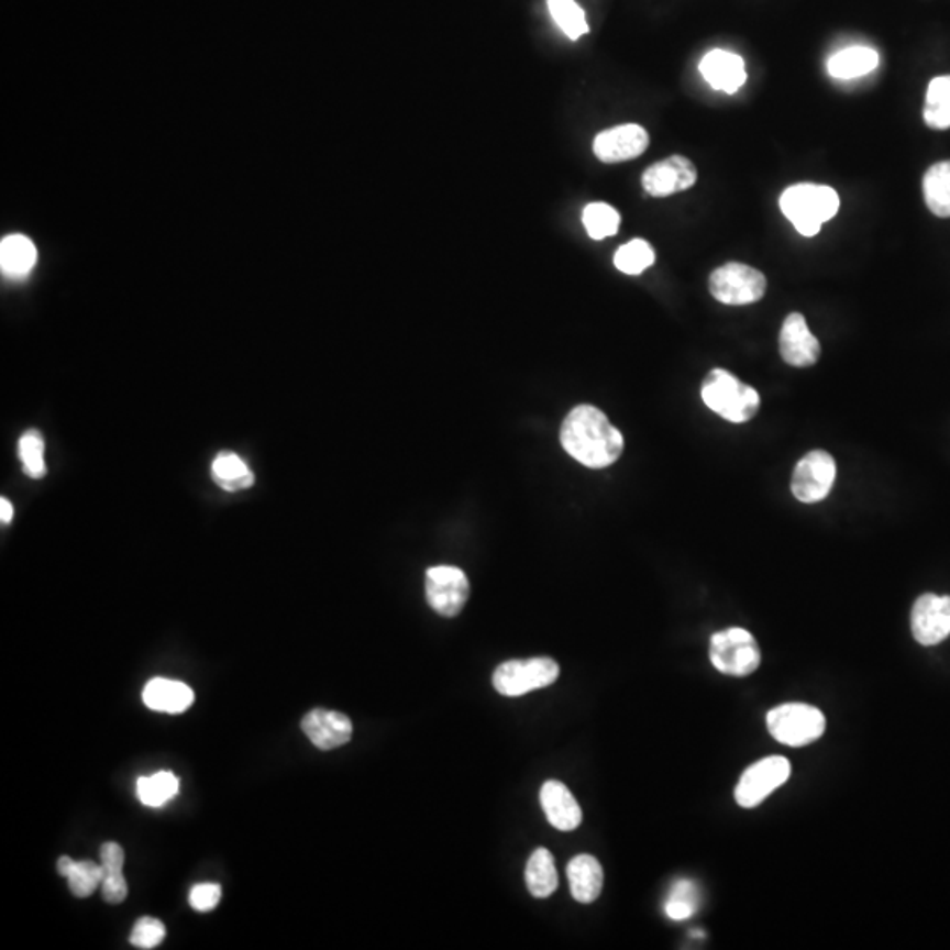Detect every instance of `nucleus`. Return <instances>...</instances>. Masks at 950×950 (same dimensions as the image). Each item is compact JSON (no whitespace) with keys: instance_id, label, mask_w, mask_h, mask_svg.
Returning a JSON list of instances; mask_svg holds the SVG:
<instances>
[{"instance_id":"f257e3e1","label":"nucleus","mask_w":950,"mask_h":950,"mask_svg":"<svg viewBox=\"0 0 950 950\" xmlns=\"http://www.w3.org/2000/svg\"><path fill=\"white\" fill-rule=\"evenodd\" d=\"M562 448L581 465L606 468L623 453V435L594 405H577L560 430Z\"/></svg>"},{"instance_id":"f03ea898","label":"nucleus","mask_w":950,"mask_h":950,"mask_svg":"<svg viewBox=\"0 0 950 950\" xmlns=\"http://www.w3.org/2000/svg\"><path fill=\"white\" fill-rule=\"evenodd\" d=\"M780 208L797 233L811 238L838 213L840 196L827 185L797 184L783 190Z\"/></svg>"},{"instance_id":"7ed1b4c3","label":"nucleus","mask_w":950,"mask_h":950,"mask_svg":"<svg viewBox=\"0 0 950 950\" xmlns=\"http://www.w3.org/2000/svg\"><path fill=\"white\" fill-rule=\"evenodd\" d=\"M700 396L709 410L736 424L750 421L761 407V396L752 386L721 368L711 369L706 375Z\"/></svg>"},{"instance_id":"20e7f679","label":"nucleus","mask_w":950,"mask_h":950,"mask_svg":"<svg viewBox=\"0 0 950 950\" xmlns=\"http://www.w3.org/2000/svg\"><path fill=\"white\" fill-rule=\"evenodd\" d=\"M712 667L727 676L743 677L755 673L761 665V650L748 630L732 627L712 633L709 642Z\"/></svg>"},{"instance_id":"39448f33","label":"nucleus","mask_w":950,"mask_h":950,"mask_svg":"<svg viewBox=\"0 0 950 950\" xmlns=\"http://www.w3.org/2000/svg\"><path fill=\"white\" fill-rule=\"evenodd\" d=\"M767 729L778 743L806 747L824 734L826 717L809 704H782L767 712Z\"/></svg>"},{"instance_id":"423d86ee","label":"nucleus","mask_w":950,"mask_h":950,"mask_svg":"<svg viewBox=\"0 0 950 950\" xmlns=\"http://www.w3.org/2000/svg\"><path fill=\"white\" fill-rule=\"evenodd\" d=\"M560 676L559 662L550 656L528 660H507L493 673L495 691L506 697H519L528 692L553 685Z\"/></svg>"},{"instance_id":"0eeeda50","label":"nucleus","mask_w":950,"mask_h":950,"mask_svg":"<svg viewBox=\"0 0 950 950\" xmlns=\"http://www.w3.org/2000/svg\"><path fill=\"white\" fill-rule=\"evenodd\" d=\"M767 280L764 273L743 263H727L709 277L712 298L730 307L756 303L764 298Z\"/></svg>"},{"instance_id":"6e6552de","label":"nucleus","mask_w":950,"mask_h":950,"mask_svg":"<svg viewBox=\"0 0 950 950\" xmlns=\"http://www.w3.org/2000/svg\"><path fill=\"white\" fill-rule=\"evenodd\" d=\"M791 776V762L785 756H765L750 765L736 787V803L743 808H755L765 797L782 787Z\"/></svg>"},{"instance_id":"1a4fd4ad","label":"nucleus","mask_w":950,"mask_h":950,"mask_svg":"<svg viewBox=\"0 0 950 950\" xmlns=\"http://www.w3.org/2000/svg\"><path fill=\"white\" fill-rule=\"evenodd\" d=\"M836 479L835 457L822 449L809 451L797 462L791 489L803 504H817L831 493Z\"/></svg>"},{"instance_id":"9d476101","label":"nucleus","mask_w":950,"mask_h":950,"mask_svg":"<svg viewBox=\"0 0 950 950\" xmlns=\"http://www.w3.org/2000/svg\"><path fill=\"white\" fill-rule=\"evenodd\" d=\"M471 585L465 572L453 565H437L427 571V600L433 611L454 618L465 607Z\"/></svg>"},{"instance_id":"9b49d317","label":"nucleus","mask_w":950,"mask_h":950,"mask_svg":"<svg viewBox=\"0 0 950 950\" xmlns=\"http://www.w3.org/2000/svg\"><path fill=\"white\" fill-rule=\"evenodd\" d=\"M912 633L923 647H935L950 636V597L920 595L912 607Z\"/></svg>"},{"instance_id":"f8f14e48","label":"nucleus","mask_w":950,"mask_h":950,"mask_svg":"<svg viewBox=\"0 0 950 950\" xmlns=\"http://www.w3.org/2000/svg\"><path fill=\"white\" fill-rule=\"evenodd\" d=\"M650 146L647 129L638 123H623L598 132L594 140V154L600 163L616 164L641 157Z\"/></svg>"},{"instance_id":"ddd939ff","label":"nucleus","mask_w":950,"mask_h":950,"mask_svg":"<svg viewBox=\"0 0 950 950\" xmlns=\"http://www.w3.org/2000/svg\"><path fill=\"white\" fill-rule=\"evenodd\" d=\"M697 181V169L691 158L683 155H671L659 163L651 164L642 173V189L653 198H667L673 194L683 192L694 187Z\"/></svg>"},{"instance_id":"4468645a","label":"nucleus","mask_w":950,"mask_h":950,"mask_svg":"<svg viewBox=\"0 0 950 950\" xmlns=\"http://www.w3.org/2000/svg\"><path fill=\"white\" fill-rule=\"evenodd\" d=\"M780 354L783 361L797 368H808L820 357V342L811 331L803 313L785 317L780 331Z\"/></svg>"},{"instance_id":"2eb2a0df","label":"nucleus","mask_w":950,"mask_h":950,"mask_svg":"<svg viewBox=\"0 0 950 950\" xmlns=\"http://www.w3.org/2000/svg\"><path fill=\"white\" fill-rule=\"evenodd\" d=\"M305 736L319 750H334L347 744L352 738V721L343 712L317 708L301 720Z\"/></svg>"},{"instance_id":"dca6fc26","label":"nucleus","mask_w":950,"mask_h":950,"mask_svg":"<svg viewBox=\"0 0 950 950\" xmlns=\"http://www.w3.org/2000/svg\"><path fill=\"white\" fill-rule=\"evenodd\" d=\"M699 70L709 87L730 96L747 84L748 75L743 58L727 49L717 48L706 53L700 60Z\"/></svg>"},{"instance_id":"f3484780","label":"nucleus","mask_w":950,"mask_h":950,"mask_svg":"<svg viewBox=\"0 0 950 950\" xmlns=\"http://www.w3.org/2000/svg\"><path fill=\"white\" fill-rule=\"evenodd\" d=\"M541 806L551 826L559 831H574L583 820L576 797L559 780H550L542 785Z\"/></svg>"},{"instance_id":"a211bd4d","label":"nucleus","mask_w":950,"mask_h":950,"mask_svg":"<svg viewBox=\"0 0 950 950\" xmlns=\"http://www.w3.org/2000/svg\"><path fill=\"white\" fill-rule=\"evenodd\" d=\"M143 703L154 711L178 712L187 711L194 703V691L189 685L166 677H154L146 683L143 691Z\"/></svg>"},{"instance_id":"6ab92c4d","label":"nucleus","mask_w":950,"mask_h":950,"mask_svg":"<svg viewBox=\"0 0 950 950\" xmlns=\"http://www.w3.org/2000/svg\"><path fill=\"white\" fill-rule=\"evenodd\" d=\"M571 894L577 903L588 905L603 893L604 871L594 855L581 853L567 864Z\"/></svg>"},{"instance_id":"aec40b11","label":"nucleus","mask_w":950,"mask_h":950,"mask_svg":"<svg viewBox=\"0 0 950 950\" xmlns=\"http://www.w3.org/2000/svg\"><path fill=\"white\" fill-rule=\"evenodd\" d=\"M879 67V53L870 46H849L827 62V73L836 79H853L870 75Z\"/></svg>"},{"instance_id":"412c9836","label":"nucleus","mask_w":950,"mask_h":950,"mask_svg":"<svg viewBox=\"0 0 950 950\" xmlns=\"http://www.w3.org/2000/svg\"><path fill=\"white\" fill-rule=\"evenodd\" d=\"M35 261V245L23 234H11L0 243V268L8 277H26L34 268Z\"/></svg>"},{"instance_id":"4be33fe9","label":"nucleus","mask_w":950,"mask_h":950,"mask_svg":"<svg viewBox=\"0 0 950 950\" xmlns=\"http://www.w3.org/2000/svg\"><path fill=\"white\" fill-rule=\"evenodd\" d=\"M524 880L530 894L535 897H550L559 887V873L550 850L537 849L530 855L524 870Z\"/></svg>"},{"instance_id":"5701e85b","label":"nucleus","mask_w":950,"mask_h":950,"mask_svg":"<svg viewBox=\"0 0 950 950\" xmlns=\"http://www.w3.org/2000/svg\"><path fill=\"white\" fill-rule=\"evenodd\" d=\"M924 201L931 213L941 219L950 217V161L932 164L923 181Z\"/></svg>"},{"instance_id":"b1692460","label":"nucleus","mask_w":950,"mask_h":950,"mask_svg":"<svg viewBox=\"0 0 950 950\" xmlns=\"http://www.w3.org/2000/svg\"><path fill=\"white\" fill-rule=\"evenodd\" d=\"M211 475L220 488L225 489V491L245 489L254 484V474H252L248 465L231 451H224L213 460Z\"/></svg>"},{"instance_id":"393cba45","label":"nucleus","mask_w":950,"mask_h":950,"mask_svg":"<svg viewBox=\"0 0 950 950\" xmlns=\"http://www.w3.org/2000/svg\"><path fill=\"white\" fill-rule=\"evenodd\" d=\"M924 122L937 131L950 128V76H937L929 84L924 102Z\"/></svg>"},{"instance_id":"a878e982","label":"nucleus","mask_w":950,"mask_h":950,"mask_svg":"<svg viewBox=\"0 0 950 950\" xmlns=\"http://www.w3.org/2000/svg\"><path fill=\"white\" fill-rule=\"evenodd\" d=\"M180 782L169 771H158L152 776H143L137 780V797L141 803L150 808H158L173 799L178 794Z\"/></svg>"},{"instance_id":"bb28decb","label":"nucleus","mask_w":950,"mask_h":950,"mask_svg":"<svg viewBox=\"0 0 950 950\" xmlns=\"http://www.w3.org/2000/svg\"><path fill=\"white\" fill-rule=\"evenodd\" d=\"M620 222V213L607 202H589L583 210V225L592 240L615 236Z\"/></svg>"},{"instance_id":"cd10ccee","label":"nucleus","mask_w":950,"mask_h":950,"mask_svg":"<svg viewBox=\"0 0 950 950\" xmlns=\"http://www.w3.org/2000/svg\"><path fill=\"white\" fill-rule=\"evenodd\" d=\"M554 23L562 29L568 40L577 41L581 35L588 34L589 26L586 14L576 0H548Z\"/></svg>"},{"instance_id":"c85d7f7f","label":"nucleus","mask_w":950,"mask_h":950,"mask_svg":"<svg viewBox=\"0 0 950 950\" xmlns=\"http://www.w3.org/2000/svg\"><path fill=\"white\" fill-rule=\"evenodd\" d=\"M655 263V251L653 246L636 238L632 242L621 245L615 254V266L625 275H639Z\"/></svg>"},{"instance_id":"c756f323","label":"nucleus","mask_w":950,"mask_h":950,"mask_svg":"<svg viewBox=\"0 0 950 950\" xmlns=\"http://www.w3.org/2000/svg\"><path fill=\"white\" fill-rule=\"evenodd\" d=\"M18 454L22 460L23 472L32 479H41L46 474L44 462V440L40 431L31 430L18 440Z\"/></svg>"},{"instance_id":"7c9ffc66","label":"nucleus","mask_w":950,"mask_h":950,"mask_svg":"<svg viewBox=\"0 0 950 950\" xmlns=\"http://www.w3.org/2000/svg\"><path fill=\"white\" fill-rule=\"evenodd\" d=\"M70 893L76 897H88L96 893V888L102 884V866L92 861L76 862L75 868L67 876Z\"/></svg>"},{"instance_id":"2f4dec72","label":"nucleus","mask_w":950,"mask_h":950,"mask_svg":"<svg viewBox=\"0 0 950 950\" xmlns=\"http://www.w3.org/2000/svg\"><path fill=\"white\" fill-rule=\"evenodd\" d=\"M164 938H166V926L161 920L155 917H141L134 924L129 941L136 949L150 950L163 943Z\"/></svg>"},{"instance_id":"473e14b6","label":"nucleus","mask_w":950,"mask_h":950,"mask_svg":"<svg viewBox=\"0 0 950 950\" xmlns=\"http://www.w3.org/2000/svg\"><path fill=\"white\" fill-rule=\"evenodd\" d=\"M102 896L111 905H120L125 902L129 894L128 880L122 870H104L102 868Z\"/></svg>"},{"instance_id":"72a5a7b5","label":"nucleus","mask_w":950,"mask_h":950,"mask_svg":"<svg viewBox=\"0 0 950 950\" xmlns=\"http://www.w3.org/2000/svg\"><path fill=\"white\" fill-rule=\"evenodd\" d=\"M220 897H222L220 885L198 884L194 885L192 891H190L189 903L194 910L205 914V912H211L213 908H217Z\"/></svg>"},{"instance_id":"f704fd0d","label":"nucleus","mask_w":950,"mask_h":950,"mask_svg":"<svg viewBox=\"0 0 950 950\" xmlns=\"http://www.w3.org/2000/svg\"><path fill=\"white\" fill-rule=\"evenodd\" d=\"M123 862H125V853L119 843L108 841V843L102 844L101 866L104 870H123Z\"/></svg>"},{"instance_id":"c9c22d12","label":"nucleus","mask_w":950,"mask_h":950,"mask_svg":"<svg viewBox=\"0 0 950 950\" xmlns=\"http://www.w3.org/2000/svg\"><path fill=\"white\" fill-rule=\"evenodd\" d=\"M695 908L697 906L685 902V899H677V897H669L667 903H665V914H667L669 919L673 920L688 919L694 915Z\"/></svg>"},{"instance_id":"e433bc0d","label":"nucleus","mask_w":950,"mask_h":950,"mask_svg":"<svg viewBox=\"0 0 950 950\" xmlns=\"http://www.w3.org/2000/svg\"><path fill=\"white\" fill-rule=\"evenodd\" d=\"M75 864H76V861H73V859L67 858V855H62V858L58 859V862H57L58 875L66 876V879H67V876H69L70 871H73V868H75Z\"/></svg>"},{"instance_id":"4c0bfd02","label":"nucleus","mask_w":950,"mask_h":950,"mask_svg":"<svg viewBox=\"0 0 950 950\" xmlns=\"http://www.w3.org/2000/svg\"><path fill=\"white\" fill-rule=\"evenodd\" d=\"M0 518H2V523H11V519H13V506L5 498L0 500Z\"/></svg>"}]
</instances>
